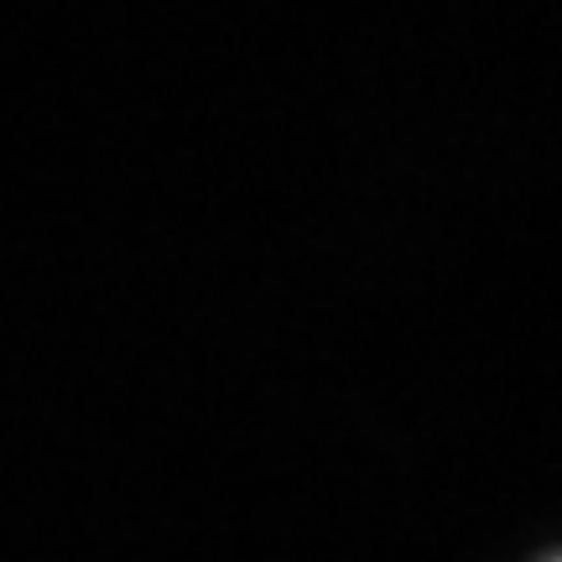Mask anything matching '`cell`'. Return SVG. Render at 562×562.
I'll use <instances>...</instances> for the list:
<instances>
[{"label":"cell","mask_w":562,"mask_h":562,"mask_svg":"<svg viewBox=\"0 0 562 562\" xmlns=\"http://www.w3.org/2000/svg\"><path fill=\"white\" fill-rule=\"evenodd\" d=\"M558 562H562V558H558Z\"/></svg>","instance_id":"1"}]
</instances>
